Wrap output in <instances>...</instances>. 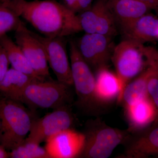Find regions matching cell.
Returning <instances> with one entry per match:
<instances>
[{
	"mask_svg": "<svg viewBox=\"0 0 158 158\" xmlns=\"http://www.w3.org/2000/svg\"><path fill=\"white\" fill-rule=\"evenodd\" d=\"M3 5L44 37H64L82 31L77 14L53 0H23Z\"/></svg>",
	"mask_w": 158,
	"mask_h": 158,
	"instance_id": "1",
	"label": "cell"
},
{
	"mask_svg": "<svg viewBox=\"0 0 158 158\" xmlns=\"http://www.w3.org/2000/svg\"><path fill=\"white\" fill-rule=\"evenodd\" d=\"M22 103L2 95L0 97V144L11 151L30 133L35 118Z\"/></svg>",
	"mask_w": 158,
	"mask_h": 158,
	"instance_id": "2",
	"label": "cell"
},
{
	"mask_svg": "<svg viewBox=\"0 0 158 158\" xmlns=\"http://www.w3.org/2000/svg\"><path fill=\"white\" fill-rule=\"evenodd\" d=\"M69 56L73 85L77 95L75 104L88 115L95 114L104 105L97 95L95 77L74 41L70 43Z\"/></svg>",
	"mask_w": 158,
	"mask_h": 158,
	"instance_id": "3",
	"label": "cell"
},
{
	"mask_svg": "<svg viewBox=\"0 0 158 158\" xmlns=\"http://www.w3.org/2000/svg\"><path fill=\"white\" fill-rule=\"evenodd\" d=\"M70 87L58 81L36 80L26 88L19 102L32 111L71 106L73 94Z\"/></svg>",
	"mask_w": 158,
	"mask_h": 158,
	"instance_id": "4",
	"label": "cell"
},
{
	"mask_svg": "<svg viewBox=\"0 0 158 158\" xmlns=\"http://www.w3.org/2000/svg\"><path fill=\"white\" fill-rule=\"evenodd\" d=\"M85 145L80 158H107L119 144L124 143L131 133L111 127L100 119L88 121L85 133Z\"/></svg>",
	"mask_w": 158,
	"mask_h": 158,
	"instance_id": "5",
	"label": "cell"
},
{
	"mask_svg": "<svg viewBox=\"0 0 158 158\" xmlns=\"http://www.w3.org/2000/svg\"><path fill=\"white\" fill-rule=\"evenodd\" d=\"M145 47L143 44L125 39L113 48L111 60L121 84L118 102L126 86L147 66Z\"/></svg>",
	"mask_w": 158,
	"mask_h": 158,
	"instance_id": "6",
	"label": "cell"
},
{
	"mask_svg": "<svg viewBox=\"0 0 158 158\" xmlns=\"http://www.w3.org/2000/svg\"><path fill=\"white\" fill-rule=\"evenodd\" d=\"M71 106L61 107L41 118H35L27 139L40 144L61 131L74 129L77 119Z\"/></svg>",
	"mask_w": 158,
	"mask_h": 158,
	"instance_id": "7",
	"label": "cell"
},
{
	"mask_svg": "<svg viewBox=\"0 0 158 158\" xmlns=\"http://www.w3.org/2000/svg\"><path fill=\"white\" fill-rule=\"evenodd\" d=\"M15 42L21 49L33 70L40 78L50 77L48 63L44 46L21 22L15 30Z\"/></svg>",
	"mask_w": 158,
	"mask_h": 158,
	"instance_id": "8",
	"label": "cell"
},
{
	"mask_svg": "<svg viewBox=\"0 0 158 158\" xmlns=\"http://www.w3.org/2000/svg\"><path fill=\"white\" fill-rule=\"evenodd\" d=\"M112 37L103 34H85L76 43L80 54L90 68L97 71L108 68L114 48Z\"/></svg>",
	"mask_w": 158,
	"mask_h": 158,
	"instance_id": "9",
	"label": "cell"
},
{
	"mask_svg": "<svg viewBox=\"0 0 158 158\" xmlns=\"http://www.w3.org/2000/svg\"><path fill=\"white\" fill-rule=\"evenodd\" d=\"M82 31L112 37L116 34V22L108 0H97L90 8L77 14Z\"/></svg>",
	"mask_w": 158,
	"mask_h": 158,
	"instance_id": "10",
	"label": "cell"
},
{
	"mask_svg": "<svg viewBox=\"0 0 158 158\" xmlns=\"http://www.w3.org/2000/svg\"><path fill=\"white\" fill-rule=\"evenodd\" d=\"M34 33L44 46L49 65L57 81L69 86L73 85L70 62L64 37L51 38Z\"/></svg>",
	"mask_w": 158,
	"mask_h": 158,
	"instance_id": "11",
	"label": "cell"
},
{
	"mask_svg": "<svg viewBox=\"0 0 158 158\" xmlns=\"http://www.w3.org/2000/svg\"><path fill=\"white\" fill-rule=\"evenodd\" d=\"M148 65L138 76L129 82L123 92L118 103L124 107L132 104L148 96V83L152 77L158 75V50L152 47L145 48Z\"/></svg>",
	"mask_w": 158,
	"mask_h": 158,
	"instance_id": "12",
	"label": "cell"
},
{
	"mask_svg": "<svg viewBox=\"0 0 158 158\" xmlns=\"http://www.w3.org/2000/svg\"><path fill=\"white\" fill-rule=\"evenodd\" d=\"M84 133L69 129L57 133L46 140L45 149L51 158L80 157L85 145Z\"/></svg>",
	"mask_w": 158,
	"mask_h": 158,
	"instance_id": "13",
	"label": "cell"
},
{
	"mask_svg": "<svg viewBox=\"0 0 158 158\" xmlns=\"http://www.w3.org/2000/svg\"><path fill=\"white\" fill-rule=\"evenodd\" d=\"M125 144L124 157L141 158L158 155V123L145 132L131 134Z\"/></svg>",
	"mask_w": 158,
	"mask_h": 158,
	"instance_id": "14",
	"label": "cell"
},
{
	"mask_svg": "<svg viewBox=\"0 0 158 158\" xmlns=\"http://www.w3.org/2000/svg\"><path fill=\"white\" fill-rule=\"evenodd\" d=\"M124 107L131 134L144 129L158 118L157 110L148 96Z\"/></svg>",
	"mask_w": 158,
	"mask_h": 158,
	"instance_id": "15",
	"label": "cell"
},
{
	"mask_svg": "<svg viewBox=\"0 0 158 158\" xmlns=\"http://www.w3.org/2000/svg\"><path fill=\"white\" fill-rule=\"evenodd\" d=\"M120 29L125 39L144 44L158 39V19L148 13Z\"/></svg>",
	"mask_w": 158,
	"mask_h": 158,
	"instance_id": "16",
	"label": "cell"
},
{
	"mask_svg": "<svg viewBox=\"0 0 158 158\" xmlns=\"http://www.w3.org/2000/svg\"><path fill=\"white\" fill-rule=\"evenodd\" d=\"M108 3L120 28L153 10L148 4L138 0H108Z\"/></svg>",
	"mask_w": 158,
	"mask_h": 158,
	"instance_id": "17",
	"label": "cell"
},
{
	"mask_svg": "<svg viewBox=\"0 0 158 158\" xmlns=\"http://www.w3.org/2000/svg\"><path fill=\"white\" fill-rule=\"evenodd\" d=\"M95 80L97 95L103 105L118 100L121 92V84L116 73L108 68L102 69L97 71Z\"/></svg>",
	"mask_w": 158,
	"mask_h": 158,
	"instance_id": "18",
	"label": "cell"
},
{
	"mask_svg": "<svg viewBox=\"0 0 158 158\" xmlns=\"http://www.w3.org/2000/svg\"><path fill=\"white\" fill-rule=\"evenodd\" d=\"M36 80H39L14 69H9L0 82V93L7 98L19 102L26 88Z\"/></svg>",
	"mask_w": 158,
	"mask_h": 158,
	"instance_id": "19",
	"label": "cell"
},
{
	"mask_svg": "<svg viewBox=\"0 0 158 158\" xmlns=\"http://www.w3.org/2000/svg\"><path fill=\"white\" fill-rule=\"evenodd\" d=\"M0 44L6 51L11 68L40 81H44L36 74L22 51L6 34L0 37Z\"/></svg>",
	"mask_w": 158,
	"mask_h": 158,
	"instance_id": "20",
	"label": "cell"
},
{
	"mask_svg": "<svg viewBox=\"0 0 158 158\" xmlns=\"http://www.w3.org/2000/svg\"><path fill=\"white\" fill-rule=\"evenodd\" d=\"M9 156L12 158H51L45 148L27 138L9 152Z\"/></svg>",
	"mask_w": 158,
	"mask_h": 158,
	"instance_id": "21",
	"label": "cell"
},
{
	"mask_svg": "<svg viewBox=\"0 0 158 158\" xmlns=\"http://www.w3.org/2000/svg\"><path fill=\"white\" fill-rule=\"evenodd\" d=\"M21 22L13 10L0 3V37L9 31H15Z\"/></svg>",
	"mask_w": 158,
	"mask_h": 158,
	"instance_id": "22",
	"label": "cell"
},
{
	"mask_svg": "<svg viewBox=\"0 0 158 158\" xmlns=\"http://www.w3.org/2000/svg\"><path fill=\"white\" fill-rule=\"evenodd\" d=\"M63 5L75 13H81L88 10L92 5L93 0H62Z\"/></svg>",
	"mask_w": 158,
	"mask_h": 158,
	"instance_id": "23",
	"label": "cell"
},
{
	"mask_svg": "<svg viewBox=\"0 0 158 158\" xmlns=\"http://www.w3.org/2000/svg\"><path fill=\"white\" fill-rule=\"evenodd\" d=\"M148 95L155 105L158 112V75L151 78L148 83Z\"/></svg>",
	"mask_w": 158,
	"mask_h": 158,
	"instance_id": "24",
	"label": "cell"
},
{
	"mask_svg": "<svg viewBox=\"0 0 158 158\" xmlns=\"http://www.w3.org/2000/svg\"><path fill=\"white\" fill-rule=\"evenodd\" d=\"M9 64L10 63L6 51L0 44V82L9 70Z\"/></svg>",
	"mask_w": 158,
	"mask_h": 158,
	"instance_id": "25",
	"label": "cell"
},
{
	"mask_svg": "<svg viewBox=\"0 0 158 158\" xmlns=\"http://www.w3.org/2000/svg\"><path fill=\"white\" fill-rule=\"evenodd\" d=\"M148 4L151 6L153 10L158 11V0H138Z\"/></svg>",
	"mask_w": 158,
	"mask_h": 158,
	"instance_id": "26",
	"label": "cell"
},
{
	"mask_svg": "<svg viewBox=\"0 0 158 158\" xmlns=\"http://www.w3.org/2000/svg\"><path fill=\"white\" fill-rule=\"evenodd\" d=\"M10 157L9 152L2 144H0V158H7Z\"/></svg>",
	"mask_w": 158,
	"mask_h": 158,
	"instance_id": "27",
	"label": "cell"
},
{
	"mask_svg": "<svg viewBox=\"0 0 158 158\" xmlns=\"http://www.w3.org/2000/svg\"><path fill=\"white\" fill-rule=\"evenodd\" d=\"M23 1V0H0V3L4 4H9L18 1Z\"/></svg>",
	"mask_w": 158,
	"mask_h": 158,
	"instance_id": "28",
	"label": "cell"
},
{
	"mask_svg": "<svg viewBox=\"0 0 158 158\" xmlns=\"http://www.w3.org/2000/svg\"></svg>",
	"mask_w": 158,
	"mask_h": 158,
	"instance_id": "29",
	"label": "cell"
}]
</instances>
